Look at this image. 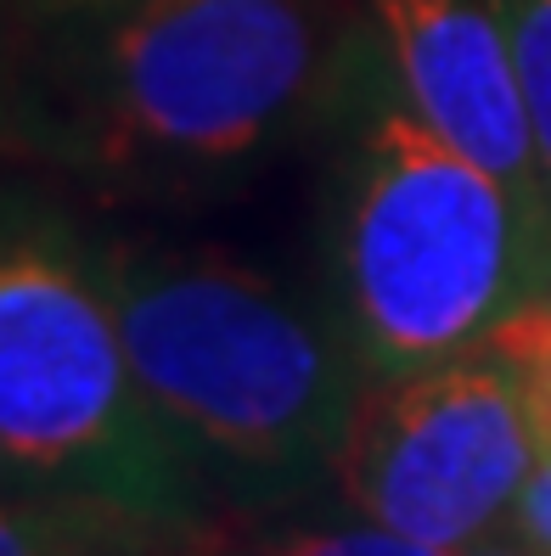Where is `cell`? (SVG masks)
Segmentation results:
<instances>
[{
  "mask_svg": "<svg viewBox=\"0 0 551 556\" xmlns=\"http://www.w3.org/2000/svg\"><path fill=\"white\" fill-rule=\"evenodd\" d=\"M102 287L147 405L203 478L248 501L327 478L366 371L265 270L220 248H113Z\"/></svg>",
  "mask_w": 551,
  "mask_h": 556,
  "instance_id": "1",
  "label": "cell"
},
{
  "mask_svg": "<svg viewBox=\"0 0 551 556\" xmlns=\"http://www.w3.org/2000/svg\"><path fill=\"white\" fill-rule=\"evenodd\" d=\"M338 281L343 343L366 377L473 354L551 292V203L395 102L349 157Z\"/></svg>",
  "mask_w": 551,
  "mask_h": 556,
  "instance_id": "2",
  "label": "cell"
},
{
  "mask_svg": "<svg viewBox=\"0 0 551 556\" xmlns=\"http://www.w3.org/2000/svg\"><path fill=\"white\" fill-rule=\"evenodd\" d=\"M0 467L7 489L198 517L203 472L147 405L102 270L17 214L0 253Z\"/></svg>",
  "mask_w": 551,
  "mask_h": 556,
  "instance_id": "3",
  "label": "cell"
},
{
  "mask_svg": "<svg viewBox=\"0 0 551 556\" xmlns=\"http://www.w3.org/2000/svg\"><path fill=\"white\" fill-rule=\"evenodd\" d=\"M315 79L299 0H129L79 56L68 141L96 169L242 163Z\"/></svg>",
  "mask_w": 551,
  "mask_h": 556,
  "instance_id": "4",
  "label": "cell"
},
{
  "mask_svg": "<svg viewBox=\"0 0 551 556\" xmlns=\"http://www.w3.org/2000/svg\"><path fill=\"white\" fill-rule=\"evenodd\" d=\"M540 467L517 377L490 349L366 377L333 450L338 501L416 545L462 556L496 540Z\"/></svg>",
  "mask_w": 551,
  "mask_h": 556,
  "instance_id": "5",
  "label": "cell"
},
{
  "mask_svg": "<svg viewBox=\"0 0 551 556\" xmlns=\"http://www.w3.org/2000/svg\"><path fill=\"white\" fill-rule=\"evenodd\" d=\"M400 102L524 198H546L535 129L496 0H372ZM551 203V198H546Z\"/></svg>",
  "mask_w": 551,
  "mask_h": 556,
  "instance_id": "6",
  "label": "cell"
},
{
  "mask_svg": "<svg viewBox=\"0 0 551 556\" xmlns=\"http://www.w3.org/2000/svg\"><path fill=\"white\" fill-rule=\"evenodd\" d=\"M203 556H450L434 545H416L383 522L343 517V522H271V529H231L214 522Z\"/></svg>",
  "mask_w": 551,
  "mask_h": 556,
  "instance_id": "7",
  "label": "cell"
},
{
  "mask_svg": "<svg viewBox=\"0 0 551 556\" xmlns=\"http://www.w3.org/2000/svg\"><path fill=\"white\" fill-rule=\"evenodd\" d=\"M484 349L517 377V394H524L529 428H535V450L540 462H551V292L535 299L529 309H517Z\"/></svg>",
  "mask_w": 551,
  "mask_h": 556,
  "instance_id": "8",
  "label": "cell"
},
{
  "mask_svg": "<svg viewBox=\"0 0 551 556\" xmlns=\"http://www.w3.org/2000/svg\"><path fill=\"white\" fill-rule=\"evenodd\" d=\"M496 12L517 62V85H524V108L535 129L546 198H551V0H496Z\"/></svg>",
  "mask_w": 551,
  "mask_h": 556,
  "instance_id": "9",
  "label": "cell"
},
{
  "mask_svg": "<svg viewBox=\"0 0 551 556\" xmlns=\"http://www.w3.org/2000/svg\"><path fill=\"white\" fill-rule=\"evenodd\" d=\"M501 534L517 540L524 551H535V556H551V462H540L529 472L524 495H517V506L501 522Z\"/></svg>",
  "mask_w": 551,
  "mask_h": 556,
  "instance_id": "10",
  "label": "cell"
},
{
  "mask_svg": "<svg viewBox=\"0 0 551 556\" xmlns=\"http://www.w3.org/2000/svg\"><path fill=\"white\" fill-rule=\"evenodd\" d=\"M40 12H108V7H129V0H35Z\"/></svg>",
  "mask_w": 551,
  "mask_h": 556,
  "instance_id": "11",
  "label": "cell"
},
{
  "mask_svg": "<svg viewBox=\"0 0 551 556\" xmlns=\"http://www.w3.org/2000/svg\"><path fill=\"white\" fill-rule=\"evenodd\" d=\"M462 556H535V551H524L517 540L496 534V540H478V545H473V551H462Z\"/></svg>",
  "mask_w": 551,
  "mask_h": 556,
  "instance_id": "12",
  "label": "cell"
}]
</instances>
